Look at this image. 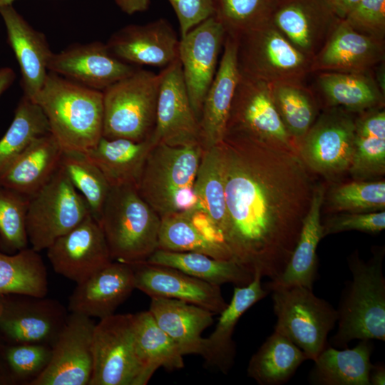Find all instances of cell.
<instances>
[{
  "label": "cell",
  "mask_w": 385,
  "mask_h": 385,
  "mask_svg": "<svg viewBox=\"0 0 385 385\" xmlns=\"http://www.w3.org/2000/svg\"><path fill=\"white\" fill-rule=\"evenodd\" d=\"M324 198V187H317L312 192L299 238L284 271L279 277L267 282L264 286L269 292L277 288L293 286H302L313 289L317 276V247L324 237L320 220Z\"/></svg>",
  "instance_id": "484cf974"
},
{
  "label": "cell",
  "mask_w": 385,
  "mask_h": 385,
  "mask_svg": "<svg viewBox=\"0 0 385 385\" xmlns=\"http://www.w3.org/2000/svg\"><path fill=\"white\" fill-rule=\"evenodd\" d=\"M340 19L326 0H276L271 21L310 61Z\"/></svg>",
  "instance_id": "ac0fdd59"
},
{
  "label": "cell",
  "mask_w": 385,
  "mask_h": 385,
  "mask_svg": "<svg viewBox=\"0 0 385 385\" xmlns=\"http://www.w3.org/2000/svg\"><path fill=\"white\" fill-rule=\"evenodd\" d=\"M155 145L151 135L138 142L102 137L84 153L101 170L111 187H137L146 158Z\"/></svg>",
  "instance_id": "4dcf8cb0"
},
{
  "label": "cell",
  "mask_w": 385,
  "mask_h": 385,
  "mask_svg": "<svg viewBox=\"0 0 385 385\" xmlns=\"http://www.w3.org/2000/svg\"><path fill=\"white\" fill-rule=\"evenodd\" d=\"M183 213L194 227L207 240L227 246L222 232L204 210L197 207Z\"/></svg>",
  "instance_id": "f907efd6"
},
{
  "label": "cell",
  "mask_w": 385,
  "mask_h": 385,
  "mask_svg": "<svg viewBox=\"0 0 385 385\" xmlns=\"http://www.w3.org/2000/svg\"><path fill=\"white\" fill-rule=\"evenodd\" d=\"M133 314H113L96 324L89 385H145L146 371L134 339Z\"/></svg>",
  "instance_id": "9c48e42d"
},
{
  "label": "cell",
  "mask_w": 385,
  "mask_h": 385,
  "mask_svg": "<svg viewBox=\"0 0 385 385\" xmlns=\"http://www.w3.org/2000/svg\"><path fill=\"white\" fill-rule=\"evenodd\" d=\"M221 151L232 260L270 280L284 271L312 192L304 163L284 147L225 138Z\"/></svg>",
  "instance_id": "6da1fadb"
},
{
  "label": "cell",
  "mask_w": 385,
  "mask_h": 385,
  "mask_svg": "<svg viewBox=\"0 0 385 385\" xmlns=\"http://www.w3.org/2000/svg\"><path fill=\"white\" fill-rule=\"evenodd\" d=\"M63 151L51 133L38 138L0 175V185L33 195L58 169Z\"/></svg>",
  "instance_id": "f1b7e54d"
},
{
  "label": "cell",
  "mask_w": 385,
  "mask_h": 385,
  "mask_svg": "<svg viewBox=\"0 0 385 385\" xmlns=\"http://www.w3.org/2000/svg\"><path fill=\"white\" fill-rule=\"evenodd\" d=\"M371 340H360L356 346L338 349L329 344L314 361L308 375L313 385H370L369 374L374 351Z\"/></svg>",
  "instance_id": "1f68e13d"
},
{
  "label": "cell",
  "mask_w": 385,
  "mask_h": 385,
  "mask_svg": "<svg viewBox=\"0 0 385 385\" xmlns=\"http://www.w3.org/2000/svg\"><path fill=\"white\" fill-rule=\"evenodd\" d=\"M160 73L156 120L151 135L154 143L185 146L200 143V125L185 87L179 58Z\"/></svg>",
  "instance_id": "2e32d148"
},
{
  "label": "cell",
  "mask_w": 385,
  "mask_h": 385,
  "mask_svg": "<svg viewBox=\"0 0 385 385\" xmlns=\"http://www.w3.org/2000/svg\"><path fill=\"white\" fill-rule=\"evenodd\" d=\"M370 385L385 384V366L382 363L372 364L369 374Z\"/></svg>",
  "instance_id": "db71d44e"
},
{
  "label": "cell",
  "mask_w": 385,
  "mask_h": 385,
  "mask_svg": "<svg viewBox=\"0 0 385 385\" xmlns=\"http://www.w3.org/2000/svg\"><path fill=\"white\" fill-rule=\"evenodd\" d=\"M225 137L294 150V142L272 101L270 84L241 74L231 105Z\"/></svg>",
  "instance_id": "8fae6325"
},
{
  "label": "cell",
  "mask_w": 385,
  "mask_h": 385,
  "mask_svg": "<svg viewBox=\"0 0 385 385\" xmlns=\"http://www.w3.org/2000/svg\"><path fill=\"white\" fill-rule=\"evenodd\" d=\"M133 314L136 349L148 373L152 376L160 367L169 371L183 368L180 348L158 325L149 310Z\"/></svg>",
  "instance_id": "d590c367"
},
{
  "label": "cell",
  "mask_w": 385,
  "mask_h": 385,
  "mask_svg": "<svg viewBox=\"0 0 385 385\" xmlns=\"http://www.w3.org/2000/svg\"><path fill=\"white\" fill-rule=\"evenodd\" d=\"M276 0H213L214 16L236 37L271 20Z\"/></svg>",
  "instance_id": "7bdbcfd3"
},
{
  "label": "cell",
  "mask_w": 385,
  "mask_h": 385,
  "mask_svg": "<svg viewBox=\"0 0 385 385\" xmlns=\"http://www.w3.org/2000/svg\"><path fill=\"white\" fill-rule=\"evenodd\" d=\"M222 48L220 62L205 97L199 120L200 141L203 150L214 147L223 140L240 76L235 38L226 34Z\"/></svg>",
  "instance_id": "d4e9b609"
},
{
  "label": "cell",
  "mask_w": 385,
  "mask_h": 385,
  "mask_svg": "<svg viewBox=\"0 0 385 385\" xmlns=\"http://www.w3.org/2000/svg\"><path fill=\"white\" fill-rule=\"evenodd\" d=\"M148 310L183 356L203 355L205 339L202 333L213 323L212 312L182 300L156 297H151Z\"/></svg>",
  "instance_id": "83f0119b"
},
{
  "label": "cell",
  "mask_w": 385,
  "mask_h": 385,
  "mask_svg": "<svg viewBox=\"0 0 385 385\" xmlns=\"http://www.w3.org/2000/svg\"><path fill=\"white\" fill-rule=\"evenodd\" d=\"M316 86L329 105L351 113L384 108V92L372 71L367 72H318Z\"/></svg>",
  "instance_id": "f546056e"
},
{
  "label": "cell",
  "mask_w": 385,
  "mask_h": 385,
  "mask_svg": "<svg viewBox=\"0 0 385 385\" xmlns=\"http://www.w3.org/2000/svg\"><path fill=\"white\" fill-rule=\"evenodd\" d=\"M355 137L351 112L329 107L299 141L302 161L312 170L334 175L349 170Z\"/></svg>",
  "instance_id": "7c38bea8"
},
{
  "label": "cell",
  "mask_w": 385,
  "mask_h": 385,
  "mask_svg": "<svg viewBox=\"0 0 385 385\" xmlns=\"http://www.w3.org/2000/svg\"><path fill=\"white\" fill-rule=\"evenodd\" d=\"M16 75L10 67L0 68V97L9 89L16 79Z\"/></svg>",
  "instance_id": "11a10c76"
},
{
  "label": "cell",
  "mask_w": 385,
  "mask_h": 385,
  "mask_svg": "<svg viewBox=\"0 0 385 385\" xmlns=\"http://www.w3.org/2000/svg\"><path fill=\"white\" fill-rule=\"evenodd\" d=\"M307 360V356L299 347L274 331L252 356L247 375L260 385L284 384Z\"/></svg>",
  "instance_id": "836d02e7"
},
{
  "label": "cell",
  "mask_w": 385,
  "mask_h": 385,
  "mask_svg": "<svg viewBox=\"0 0 385 385\" xmlns=\"http://www.w3.org/2000/svg\"><path fill=\"white\" fill-rule=\"evenodd\" d=\"M46 265L31 247L14 255L0 252V297L6 294H27L46 297L48 291Z\"/></svg>",
  "instance_id": "8d00e7d4"
},
{
  "label": "cell",
  "mask_w": 385,
  "mask_h": 385,
  "mask_svg": "<svg viewBox=\"0 0 385 385\" xmlns=\"http://www.w3.org/2000/svg\"><path fill=\"white\" fill-rule=\"evenodd\" d=\"M63 150L86 153L103 137V91L48 71L36 98Z\"/></svg>",
  "instance_id": "7a4b0ae2"
},
{
  "label": "cell",
  "mask_w": 385,
  "mask_h": 385,
  "mask_svg": "<svg viewBox=\"0 0 385 385\" xmlns=\"http://www.w3.org/2000/svg\"><path fill=\"white\" fill-rule=\"evenodd\" d=\"M16 0H0V7L6 5H11Z\"/></svg>",
  "instance_id": "6f0895ef"
},
{
  "label": "cell",
  "mask_w": 385,
  "mask_h": 385,
  "mask_svg": "<svg viewBox=\"0 0 385 385\" xmlns=\"http://www.w3.org/2000/svg\"><path fill=\"white\" fill-rule=\"evenodd\" d=\"M95 325L91 317L70 312L52 346L49 364L30 385H89Z\"/></svg>",
  "instance_id": "5bb4252c"
},
{
  "label": "cell",
  "mask_w": 385,
  "mask_h": 385,
  "mask_svg": "<svg viewBox=\"0 0 385 385\" xmlns=\"http://www.w3.org/2000/svg\"><path fill=\"white\" fill-rule=\"evenodd\" d=\"M202 152L200 143L150 150L136 188L160 218L199 207L194 183Z\"/></svg>",
  "instance_id": "277c9868"
},
{
  "label": "cell",
  "mask_w": 385,
  "mask_h": 385,
  "mask_svg": "<svg viewBox=\"0 0 385 385\" xmlns=\"http://www.w3.org/2000/svg\"><path fill=\"white\" fill-rule=\"evenodd\" d=\"M194 190L199 207L210 215L224 236L227 220L220 144L203 150Z\"/></svg>",
  "instance_id": "ab89813d"
},
{
  "label": "cell",
  "mask_w": 385,
  "mask_h": 385,
  "mask_svg": "<svg viewBox=\"0 0 385 385\" xmlns=\"http://www.w3.org/2000/svg\"><path fill=\"white\" fill-rule=\"evenodd\" d=\"M137 68L118 58L101 41L70 45L53 53L48 63V71L101 91Z\"/></svg>",
  "instance_id": "d6986e66"
},
{
  "label": "cell",
  "mask_w": 385,
  "mask_h": 385,
  "mask_svg": "<svg viewBox=\"0 0 385 385\" xmlns=\"http://www.w3.org/2000/svg\"><path fill=\"white\" fill-rule=\"evenodd\" d=\"M135 289L130 265L112 261L76 287L69 297L68 310L100 319L115 314Z\"/></svg>",
  "instance_id": "cb8c5ba5"
},
{
  "label": "cell",
  "mask_w": 385,
  "mask_h": 385,
  "mask_svg": "<svg viewBox=\"0 0 385 385\" xmlns=\"http://www.w3.org/2000/svg\"><path fill=\"white\" fill-rule=\"evenodd\" d=\"M131 265L135 289L150 297L182 300L220 314L227 304L220 287L170 267L141 262Z\"/></svg>",
  "instance_id": "ffe728a7"
},
{
  "label": "cell",
  "mask_w": 385,
  "mask_h": 385,
  "mask_svg": "<svg viewBox=\"0 0 385 385\" xmlns=\"http://www.w3.org/2000/svg\"><path fill=\"white\" fill-rule=\"evenodd\" d=\"M336 14L342 19H344L359 0H326Z\"/></svg>",
  "instance_id": "f5cc1de1"
},
{
  "label": "cell",
  "mask_w": 385,
  "mask_h": 385,
  "mask_svg": "<svg viewBox=\"0 0 385 385\" xmlns=\"http://www.w3.org/2000/svg\"><path fill=\"white\" fill-rule=\"evenodd\" d=\"M262 278L260 274H255L250 283L234 288L231 301L220 313L214 331L205 338L202 356L209 366L215 367L224 374H227L232 367L236 355L232 334L236 324L247 310L269 293L262 284Z\"/></svg>",
  "instance_id": "4316f807"
},
{
  "label": "cell",
  "mask_w": 385,
  "mask_h": 385,
  "mask_svg": "<svg viewBox=\"0 0 385 385\" xmlns=\"http://www.w3.org/2000/svg\"><path fill=\"white\" fill-rule=\"evenodd\" d=\"M11 381L4 359H0V384Z\"/></svg>",
  "instance_id": "9f6ffc18"
},
{
  "label": "cell",
  "mask_w": 385,
  "mask_h": 385,
  "mask_svg": "<svg viewBox=\"0 0 385 385\" xmlns=\"http://www.w3.org/2000/svg\"><path fill=\"white\" fill-rule=\"evenodd\" d=\"M271 292L277 317L274 331L287 337L309 360L314 361L329 344L327 337L337 322V309L304 287L277 288Z\"/></svg>",
  "instance_id": "ba28073f"
},
{
  "label": "cell",
  "mask_w": 385,
  "mask_h": 385,
  "mask_svg": "<svg viewBox=\"0 0 385 385\" xmlns=\"http://www.w3.org/2000/svg\"><path fill=\"white\" fill-rule=\"evenodd\" d=\"M0 297V331L14 344H43L53 346L63 327L66 309L46 297L15 294Z\"/></svg>",
  "instance_id": "4fadbf2b"
},
{
  "label": "cell",
  "mask_w": 385,
  "mask_h": 385,
  "mask_svg": "<svg viewBox=\"0 0 385 385\" xmlns=\"http://www.w3.org/2000/svg\"><path fill=\"white\" fill-rule=\"evenodd\" d=\"M49 133L48 121L41 107L23 95L10 126L0 139V175L36 139Z\"/></svg>",
  "instance_id": "74e56055"
},
{
  "label": "cell",
  "mask_w": 385,
  "mask_h": 385,
  "mask_svg": "<svg viewBox=\"0 0 385 385\" xmlns=\"http://www.w3.org/2000/svg\"><path fill=\"white\" fill-rule=\"evenodd\" d=\"M46 255L56 273L76 284L113 261L99 222L91 213L56 239L46 249Z\"/></svg>",
  "instance_id": "e0dca14e"
},
{
  "label": "cell",
  "mask_w": 385,
  "mask_h": 385,
  "mask_svg": "<svg viewBox=\"0 0 385 385\" xmlns=\"http://www.w3.org/2000/svg\"><path fill=\"white\" fill-rule=\"evenodd\" d=\"M124 13L132 15L148 9L150 0H113Z\"/></svg>",
  "instance_id": "816d5d0a"
},
{
  "label": "cell",
  "mask_w": 385,
  "mask_h": 385,
  "mask_svg": "<svg viewBox=\"0 0 385 385\" xmlns=\"http://www.w3.org/2000/svg\"><path fill=\"white\" fill-rule=\"evenodd\" d=\"M60 168L98 220L111 188L103 173L84 153L78 151L63 150Z\"/></svg>",
  "instance_id": "b9f144b4"
},
{
  "label": "cell",
  "mask_w": 385,
  "mask_h": 385,
  "mask_svg": "<svg viewBox=\"0 0 385 385\" xmlns=\"http://www.w3.org/2000/svg\"><path fill=\"white\" fill-rule=\"evenodd\" d=\"M226 32L214 16L180 37L178 58L194 113L200 120L206 93L217 69L218 56Z\"/></svg>",
  "instance_id": "9a60e30c"
},
{
  "label": "cell",
  "mask_w": 385,
  "mask_h": 385,
  "mask_svg": "<svg viewBox=\"0 0 385 385\" xmlns=\"http://www.w3.org/2000/svg\"><path fill=\"white\" fill-rule=\"evenodd\" d=\"M235 38L241 75L274 84L304 82L311 73V61L290 43L271 20Z\"/></svg>",
  "instance_id": "52a82bcc"
},
{
  "label": "cell",
  "mask_w": 385,
  "mask_h": 385,
  "mask_svg": "<svg viewBox=\"0 0 385 385\" xmlns=\"http://www.w3.org/2000/svg\"><path fill=\"white\" fill-rule=\"evenodd\" d=\"M29 196L0 185V246L9 252L27 248Z\"/></svg>",
  "instance_id": "ee69618b"
},
{
  "label": "cell",
  "mask_w": 385,
  "mask_h": 385,
  "mask_svg": "<svg viewBox=\"0 0 385 385\" xmlns=\"http://www.w3.org/2000/svg\"><path fill=\"white\" fill-rule=\"evenodd\" d=\"M355 118L354 152L349 168L360 179L381 175L385 172V111L369 109Z\"/></svg>",
  "instance_id": "e575fe53"
},
{
  "label": "cell",
  "mask_w": 385,
  "mask_h": 385,
  "mask_svg": "<svg viewBox=\"0 0 385 385\" xmlns=\"http://www.w3.org/2000/svg\"><path fill=\"white\" fill-rule=\"evenodd\" d=\"M179 43L170 22L160 18L145 24L127 25L113 33L106 44L125 63L165 68L178 58Z\"/></svg>",
  "instance_id": "44dd1931"
},
{
  "label": "cell",
  "mask_w": 385,
  "mask_h": 385,
  "mask_svg": "<svg viewBox=\"0 0 385 385\" xmlns=\"http://www.w3.org/2000/svg\"><path fill=\"white\" fill-rule=\"evenodd\" d=\"M91 212L83 197L60 168L50 180L29 197L26 230L31 248L46 250Z\"/></svg>",
  "instance_id": "30bf717a"
},
{
  "label": "cell",
  "mask_w": 385,
  "mask_h": 385,
  "mask_svg": "<svg viewBox=\"0 0 385 385\" xmlns=\"http://www.w3.org/2000/svg\"><path fill=\"white\" fill-rule=\"evenodd\" d=\"M330 204L337 210L371 212L385 209V182L357 181L335 188Z\"/></svg>",
  "instance_id": "f6af8a7d"
},
{
  "label": "cell",
  "mask_w": 385,
  "mask_h": 385,
  "mask_svg": "<svg viewBox=\"0 0 385 385\" xmlns=\"http://www.w3.org/2000/svg\"><path fill=\"white\" fill-rule=\"evenodd\" d=\"M384 250H375L364 262L357 252L348 258L351 279L342 292L337 331L329 344L346 348L354 339L385 342V277Z\"/></svg>",
  "instance_id": "3957f363"
},
{
  "label": "cell",
  "mask_w": 385,
  "mask_h": 385,
  "mask_svg": "<svg viewBox=\"0 0 385 385\" xmlns=\"http://www.w3.org/2000/svg\"><path fill=\"white\" fill-rule=\"evenodd\" d=\"M145 262L175 268L218 286L225 283L244 286L250 283L254 277L232 260H217L199 252H173L158 249Z\"/></svg>",
  "instance_id": "d6a6232c"
},
{
  "label": "cell",
  "mask_w": 385,
  "mask_h": 385,
  "mask_svg": "<svg viewBox=\"0 0 385 385\" xmlns=\"http://www.w3.org/2000/svg\"><path fill=\"white\" fill-rule=\"evenodd\" d=\"M0 15L19 66L23 95L34 101L44 84L53 52L44 34L34 29L13 4L1 6Z\"/></svg>",
  "instance_id": "603a6c76"
},
{
  "label": "cell",
  "mask_w": 385,
  "mask_h": 385,
  "mask_svg": "<svg viewBox=\"0 0 385 385\" xmlns=\"http://www.w3.org/2000/svg\"><path fill=\"white\" fill-rule=\"evenodd\" d=\"M322 227L324 237L347 230L376 234L385 228V211L342 213L329 219Z\"/></svg>",
  "instance_id": "c3c4849f"
},
{
  "label": "cell",
  "mask_w": 385,
  "mask_h": 385,
  "mask_svg": "<svg viewBox=\"0 0 385 385\" xmlns=\"http://www.w3.org/2000/svg\"><path fill=\"white\" fill-rule=\"evenodd\" d=\"M52 346L43 344H16L4 354L11 381L30 385L46 368L51 358Z\"/></svg>",
  "instance_id": "bcb514c9"
},
{
  "label": "cell",
  "mask_w": 385,
  "mask_h": 385,
  "mask_svg": "<svg viewBox=\"0 0 385 385\" xmlns=\"http://www.w3.org/2000/svg\"><path fill=\"white\" fill-rule=\"evenodd\" d=\"M178 18L180 37L214 16L213 0H168Z\"/></svg>",
  "instance_id": "681fc988"
},
{
  "label": "cell",
  "mask_w": 385,
  "mask_h": 385,
  "mask_svg": "<svg viewBox=\"0 0 385 385\" xmlns=\"http://www.w3.org/2000/svg\"><path fill=\"white\" fill-rule=\"evenodd\" d=\"M160 73L137 68L104 91L103 137L142 141L156 120Z\"/></svg>",
  "instance_id": "8992f818"
},
{
  "label": "cell",
  "mask_w": 385,
  "mask_h": 385,
  "mask_svg": "<svg viewBox=\"0 0 385 385\" xmlns=\"http://www.w3.org/2000/svg\"><path fill=\"white\" fill-rule=\"evenodd\" d=\"M384 57V41L361 34L341 19L311 61V73L371 71Z\"/></svg>",
  "instance_id": "7402d4cb"
},
{
  "label": "cell",
  "mask_w": 385,
  "mask_h": 385,
  "mask_svg": "<svg viewBox=\"0 0 385 385\" xmlns=\"http://www.w3.org/2000/svg\"><path fill=\"white\" fill-rule=\"evenodd\" d=\"M272 101L289 136L298 142L317 118V98L304 82L270 84Z\"/></svg>",
  "instance_id": "f35d334b"
},
{
  "label": "cell",
  "mask_w": 385,
  "mask_h": 385,
  "mask_svg": "<svg viewBox=\"0 0 385 385\" xmlns=\"http://www.w3.org/2000/svg\"><path fill=\"white\" fill-rule=\"evenodd\" d=\"M113 261L145 262L158 249L161 219L136 186H111L98 220Z\"/></svg>",
  "instance_id": "5b68a950"
},
{
  "label": "cell",
  "mask_w": 385,
  "mask_h": 385,
  "mask_svg": "<svg viewBox=\"0 0 385 385\" xmlns=\"http://www.w3.org/2000/svg\"><path fill=\"white\" fill-rule=\"evenodd\" d=\"M160 219L158 250L194 252L217 260H232L227 246L207 240L194 227L183 212L169 215Z\"/></svg>",
  "instance_id": "60d3db41"
},
{
  "label": "cell",
  "mask_w": 385,
  "mask_h": 385,
  "mask_svg": "<svg viewBox=\"0 0 385 385\" xmlns=\"http://www.w3.org/2000/svg\"><path fill=\"white\" fill-rule=\"evenodd\" d=\"M343 19L354 30L384 41L385 0H359Z\"/></svg>",
  "instance_id": "7dc6e473"
}]
</instances>
